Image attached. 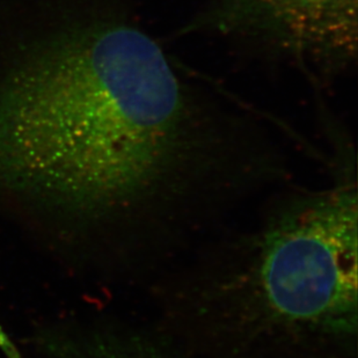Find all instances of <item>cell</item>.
<instances>
[{"label": "cell", "mask_w": 358, "mask_h": 358, "mask_svg": "<svg viewBox=\"0 0 358 358\" xmlns=\"http://www.w3.org/2000/svg\"><path fill=\"white\" fill-rule=\"evenodd\" d=\"M264 155L262 125L183 79L121 0L31 41L0 73V190L121 236L135 264L209 229Z\"/></svg>", "instance_id": "cell-1"}, {"label": "cell", "mask_w": 358, "mask_h": 358, "mask_svg": "<svg viewBox=\"0 0 358 358\" xmlns=\"http://www.w3.org/2000/svg\"><path fill=\"white\" fill-rule=\"evenodd\" d=\"M209 236L151 282L153 326L196 358H357L355 157Z\"/></svg>", "instance_id": "cell-2"}, {"label": "cell", "mask_w": 358, "mask_h": 358, "mask_svg": "<svg viewBox=\"0 0 358 358\" xmlns=\"http://www.w3.org/2000/svg\"><path fill=\"white\" fill-rule=\"evenodd\" d=\"M180 34L216 36L331 81L357 63L358 0H209Z\"/></svg>", "instance_id": "cell-3"}, {"label": "cell", "mask_w": 358, "mask_h": 358, "mask_svg": "<svg viewBox=\"0 0 358 358\" xmlns=\"http://www.w3.org/2000/svg\"><path fill=\"white\" fill-rule=\"evenodd\" d=\"M48 358H196L153 324L148 327L94 326L65 331L48 345Z\"/></svg>", "instance_id": "cell-4"}, {"label": "cell", "mask_w": 358, "mask_h": 358, "mask_svg": "<svg viewBox=\"0 0 358 358\" xmlns=\"http://www.w3.org/2000/svg\"><path fill=\"white\" fill-rule=\"evenodd\" d=\"M0 352H3L6 358H24L17 350V345H14L13 340L10 338V335L7 334L1 324H0Z\"/></svg>", "instance_id": "cell-5"}]
</instances>
